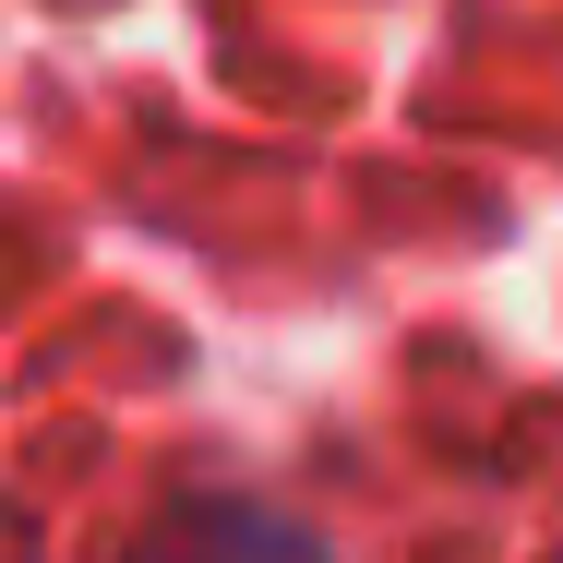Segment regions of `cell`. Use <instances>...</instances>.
I'll return each instance as SVG.
<instances>
[{"label": "cell", "mask_w": 563, "mask_h": 563, "mask_svg": "<svg viewBox=\"0 0 563 563\" xmlns=\"http://www.w3.org/2000/svg\"><path fill=\"white\" fill-rule=\"evenodd\" d=\"M132 563H324V540L288 528V516H264V504H180V516L144 528Z\"/></svg>", "instance_id": "6da1fadb"}]
</instances>
